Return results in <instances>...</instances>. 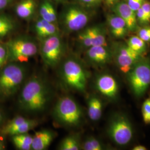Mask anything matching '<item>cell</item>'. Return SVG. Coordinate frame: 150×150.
I'll use <instances>...</instances> for the list:
<instances>
[{
    "label": "cell",
    "instance_id": "30",
    "mask_svg": "<svg viewBox=\"0 0 150 150\" xmlns=\"http://www.w3.org/2000/svg\"><path fill=\"white\" fill-rule=\"evenodd\" d=\"M8 62V50L6 44L0 43V69Z\"/></svg>",
    "mask_w": 150,
    "mask_h": 150
},
{
    "label": "cell",
    "instance_id": "22",
    "mask_svg": "<svg viewBox=\"0 0 150 150\" xmlns=\"http://www.w3.org/2000/svg\"><path fill=\"white\" fill-rule=\"evenodd\" d=\"M58 148L60 150H80L81 144L78 135L70 134L65 137L59 143Z\"/></svg>",
    "mask_w": 150,
    "mask_h": 150
},
{
    "label": "cell",
    "instance_id": "4",
    "mask_svg": "<svg viewBox=\"0 0 150 150\" xmlns=\"http://www.w3.org/2000/svg\"><path fill=\"white\" fill-rule=\"evenodd\" d=\"M59 72L66 86L73 90L82 93L85 92L88 74L78 59L72 57L67 58L62 62Z\"/></svg>",
    "mask_w": 150,
    "mask_h": 150
},
{
    "label": "cell",
    "instance_id": "32",
    "mask_svg": "<svg viewBox=\"0 0 150 150\" xmlns=\"http://www.w3.org/2000/svg\"><path fill=\"white\" fill-rule=\"evenodd\" d=\"M123 1L133 11L136 12L141 7L145 0H123Z\"/></svg>",
    "mask_w": 150,
    "mask_h": 150
},
{
    "label": "cell",
    "instance_id": "34",
    "mask_svg": "<svg viewBox=\"0 0 150 150\" xmlns=\"http://www.w3.org/2000/svg\"><path fill=\"white\" fill-rule=\"evenodd\" d=\"M120 0H103V1H104L105 5L107 7H110L111 8L113 6L115 5L117 2H118Z\"/></svg>",
    "mask_w": 150,
    "mask_h": 150
},
{
    "label": "cell",
    "instance_id": "12",
    "mask_svg": "<svg viewBox=\"0 0 150 150\" xmlns=\"http://www.w3.org/2000/svg\"><path fill=\"white\" fill-rule=\"evenodd\" d=\"M113 13L120 16L125 23L129 32L137 31L139 23L137 21L136 12L133 11L124 1H119L111 7Z\"/></svg>",
    "mask_w": 150,
    "mask_h": 150
},
{
    "label": "cell",
    "instance_id": "28",
    "mask_svg": "<svg viewBox=\"0 0 150 150\" xmlns=\"http://www.w3.org/2000/svg\"><path fill=\"white\" fill-rule=\"evenodd\" d=\"M137 32V35L146 43L150 42V26L147 25L139 27Z\"/></svg>",
    "mask_w": 150,
    "mask_h": 150
},
{
    "label": "cell",
    "instance_id": "26",
    "mask_svg": "<svg viewBox=\"0 0 150 150\" xmlns=\"http://www.w3.org/2000/svg\"><path fill=\"white\" fill-rule=\"evenodd\" d=\"M81 149L84 150H103V146L98 139L90 136L87 138L81 145Z\"/></svg>",
    "mask_w": 150,
    "mask_h": 150
},
{
    "label": "cell",
    "instance_id": "17",
    "mask_svg": "<svg viewBox=\"0 0 150 150\" xmlns=\"http://www.w3.org/2000/svg\"><path fill=\"white\" fill-rule=\"evenodd\" d=\"M87 28L91 36L92 46H107L106 30L103 25H96Z\"/></svg>",
    "mask_w": 150,
    "mask_h": 150
},
{
    "label": "cell",
    "instance_id": "24",
    "mask_svg": "<svg viewBox=\"0 0 150 150\" xmlns=\"http://www.w3.org/2000/svg\"><path fill=\"white\" fill-rule=\"evenodd\" d=\"M38 120L28 118L27 121H26L25 122L9 131L6 134V136H12L16 134L28 133L30 131L36 127L38 126Z\"/></svg>",
    "mask_w": 150,
    "mask_h": 150
},
{
    "label": "cell",
    "instance_id": "25",
    "mask_svg": "<svg viewBox=\"0 0 150 150\" xmlns=\"http://www.w3.org/2000/svg\"><path fill=\"white\" fill-rule=\"evenodd\" d=\"M126 44L135 52L144 56L147 51L146 42L137 35L132 36L127 41Z\"/></svg>",
    "mask_w": 150,
    "mask_h": 150
},
{
    "label": "cell",
    "instance_id": "10",
    "mask_svg": "<svg viewBox=\"0 0 150 150\" xmlns=\"http://www.w3.org/2000/svg\"><path fill=\"white\" fill-rule=\"evenodd\" d=\"M112 58L122 72L127 74L139 60L144 57L135 52L126 43L116 42L113 44L111 49Z\"/></svg>",
    "mask_w": 150,
    "mask_h": 150
},
{
    "label": "cell",
    "instance_id": "15",
    "mask_svg": "<svg viewBox=\"0 0 150 150\" xmlns=\"http://www.w3.org/2000/svg\"><path fill=\"white\" fill-rule=\"evenodd\" d=\"M56 136L52 130L43 129L35 132L33 136L32 150H45L48 149Z\"/></svg>",
    "mask_w": 150,
    "mask_h": 150
},
{
    "label": "cell",
    "instance_id": "13",
    "mask_svg": "<svg viewBox=\"0 0 150 150\" xmlns=\"http://www.w3.org/2000/svg\"><path fill=\"white\" fill-rule=\"evenodd\" d=\"M95 86L97 91L108 98H114L117 96L118 86L112 76L109 74L99 75L96 80Z\"/></svg>",
    "mask_w": 150,
    "mask_h": 150
},
{
    "label": "cell",
    "instance_id": "2",
    "mask_svg": "<svg viewBox=\"0 0 150 150\" xmlns=\"http://www.w3.org/2000/svg\"><path fill=\"white\" fill-rule=\"evenodd\" d=\"M27 75L22 63L8 62L0 69V100L13 96L22 87Z\"/></svg>",
    "mask_w": 150,
    "mask_h": 150
},
{
    "label": "cell",
    "instance_id": "7",
    "mask_svg": "<svg viewBox=\"0 0 150 150\" xmlns=\"http://www.w3.org/2000/svg\"><path fill=\"white\" fill-rule=\"evenodd\" d=\"M131 90L137 97L142 96L150 86V59L142 57L127 73Z\"/></svg>",
    "mask_w": 150,
    "mask_h": 150
},
{
    "label": "cell",
    "instance_id": "36",
    "mask_svg": "<svg viewBox=\"0 0 150 150\" xmlns=\"http://www.w3.org/2000/svg\"><path fill=\"white\" fill-rule=\"evenodd\" d=\"M134 150H146L147 148L142 145H137L134 146L133 149Z\"/></svg>",
    "mask_w": 150,
    "mask_h": 150
},
{
    "label": "cell",
    "instance_id": "1",
    "mask_svg": "<svg viewBox=\"0 0 150 150\" xmlns=\"http://www.w3.org/2000/svg\"><path fill=\"white\" fill-rule=\"evenodd\" d=\"M51 96V89L47 81L41 76L34 75L22 86L18 105L26 112H40L47 107Z\"/></svg>",
    "mask_w": 150,
    "mask_h": 150
},
{
    "label": "cell",
    "instance_id": "20",
    "mask_svg": "<svg viewBox=\"0 0 150 150\" xmlns=\"http://www.w3.org/2000/svg\"><path fill=\"white\" fill-rule=\"evenodd\" d=\"M88 115L92 121H96L100 120L102 114V102L96 96H92L88 100Z\"/></svg>",
    "mask_w": 150,
    "mask_h": 150
},
{
    "label": "cell",
    "instance_id": "6",
    "mask_svg": "<svg viewBox=\"0 0 150 150\" xmlns=\"http://www.w3.org/2000/svg\"><path fill=\"white\" fill-rule=\"evenodd\" d=\"M6 45L8 50V62L24 64L35 56L39 50L36 41L26 36L12 38Z\"/></svg>",
    "mask_w": 150,
    "mask_h": 150
},
{
    "label": "cell",
    "instance_id": "16",
    "mask_svg": "<svg viewBox=\"0 0 150 150\" xmlns=\"http://www.w3.org/2000/svg\"><path fill=\"white\" fill-rule=\"evenodd\" d=\"M34 31L40 40L59 34V28L56 23L47 21L41 18L36 22Z\"/></svg>",
    "mask_w": 150,
    "mask_h": 150
},
{
    "label": "cell",
    "instance_id": "3",
    "mask_svg": "<svg viewBox=\"0 0 150 150\" xmlns=\"http://www.w3.org/2000/svg\"><path fill=\"white\" fill-rule=\"evenodd\" d=\"M52 115L56 122L67 127L78 126L82 122L83 112L79 103L69 96L61 97L54 106Z\"/></svg>",
    "mask_w": 150,
    "mask_h": 150
},
{
    "label": "cell",
    "instance_id": "27",
    "mask_svg": "<svg viewBox=\"0 0 150 150\" xmlns=\"http://www.w3.org/2000/svg\"><path fill=\"white\" fill-rule=\"evenodd\" d=\"M142 115L145 124H150V96L148 97L142 104Z\"/></svg>",
    "mask_w": 150,
    "mask_h": 150
},
{
    "label": "cell",
    "instance_id": "11",
    "mask_svg": "<svg viewBox=\"0 0 150 150\" xmlns=\"http://www.w3.org/2000/svg\"><path fill=\"white\" fill-rule=\"evenodd\" d=\"M86 59L91 64L101 67L108 64L112 59L111 50L107 46H93L87 48Z\"/></svg>",
    "mask_w": 150,
    "mask_h": 150
},
{
    "label": "cell",
    "instance_id": "9",
    "mask_svg": "<svg viewBox=\"0 0 150 150\" xmlns=\"http://www.w3.org/2000/svg\"><path fill=\"white\" fill-rule=\"evenodd\" d=\"M110 138L118 145H127L133 137V129L129 119L123 115H115L107 129Z\"/></svg>",
    "mask_w": 150,
    "mask_h": 150
},
{
    "label": "cell",
    "instance_id": "33",
    "mask_svg": "<svg viewBox=\"0 0 150 150\" xmlns=\"http://www.w3.org/2000/svg\"><path fill=\"white\" fill-rule=\"evenodd\" d=\"M141 7L144 11L146 16L150 20V1L145 0Z\"/></svg>",
    "mask_w": 150,
    "mask_h": 150
},
{
    "label": "cell",
    "instance_id": "23",
    "mask_svg": "<svg viewBox=\"0 0 150 150\" xmlns=\"http://www.w3.org/2000/svg\"><path fill=\"white\" fill-rule=\"evenodd\" d=\"M16 27L15 23L10 16L0 15V40H2L12 32Z\"/></svg>",
    "mask_w": 150,
    "mask_h": 150
},
{
    "label": "cell",
    "instance_id": "29",
    "mask_svg": "<svg viewBox=\"0 0 150 150\" xmlns=\"http://www.w3.org/2000/svg\"><path fill=\"white\" fill-rule=\"evenodd\" d=\"M136 16L137 18V21L142 26L149 25L150 23V20L146 16L144 11L140 7L139 10L136 11Z\"/></svg>",
    "mask_w": 150,
    "mask_h": 150
},
{
    "label": "cell",
    "instance_id": "35",
    "mask_svg": "<svg viewBox=\"0 0 150 150\" xmlns=\"http://www.w3.org/2000/svg\"><path fill=\"white\" fill-rule=\"evenodd\" d=\"M10 0H0V11L3 10L8 5Z\"/></svg>",
    "mask_w": 150,
    "mask_h": 150
},
{
    "label": "cell",
    "instance_id": "5",
    "mask_svg": "<svg viewBox=\"0 0 150 150\" xmlns=\"http://www.w3.org/2000/svg\"><path fill=\"white\" fill-rule=\"evenodd\" d=\"M86 8L79 4H70L64 7L61 15V23L64 32L80 31L86 27L91 18Z\"/></svg>",
    "mask_w": 150,
    "mask_h": 150
},
{
    "label": "cell",
    "instance_id": "39",
    "mask_svg": "<svg viewBox=\"0 0 150 150\" xmlns=\"http://www.w3.org/2000/svg\"><path fill=\"white\" fill-rule=\"evenodd\" d=\"M54 1H55L56 2H64L67 0H54Z\"/></svg>",
    "mask_w": 150,
    "mask_h": 150
},
{
    "label": "cell",
    "instance_id": "8",
    "mask_svg": "<svg viewBox=\"0 0 150 150\" xmlns=\"http://www.w3.org/2000/svg\"><path fill=\"white\" fill-rule=\"evenodd\" d=\"M39 51L47 67H54L59 64L64 53V44L59 34L41 40Z\"/></svg>",
    "mask_w": 150,
    "mask_h": 150
},
{
    "label": "cell",
    "instance_id": "18",
    "mask_svg": "<svg viewBox=\"0 0 150 150\" xmlns=\"http://www.w3.org/2000/svg\"><path fill=\"white\" fill-rule=\"evenodd\" d=\"M36 8L35 0H22L15 8L16 15L23 20H28L32 17Z\"/></svg>",
    "mask_w": 150,
    "mask_h": 150
},
{
    "label": "cell",
    "instance_id": "21",
    "mask_svg": "<svg viewBox=\"0 0 150 150\" xmlns=\"http://www.w3.org/2000/svg\"><path fill=\"white\" fill-rule=\"evenodd\" d=\"M12 141L17 149L30 150L32 149L33 136L28 133L12 136Z\"/></svg>",
    "mask_w": 150,
    "mask_h": 150
},
{
    "label": "cell",
    "instance_id": "38",
    "mask_svg": "<svg viewBox=\"0 0 150 150\" xmlns=\"http://www.w3.org/2000/svg\"><path fill=\"white\" fill-rule=\"evenodd\" d=\"M6 146L4 142L2 139H0V150H4L5 149Z\"/></svg>",
    "mask_w": 150,
    "mask_h": 150
},
{
    "label": "cell",
    "instance_id": "14",
    "mask_svg": "<svg viewBox=\"0 0 150 150\" xmlns=\"http://www.w3.org/2000/svg\"><path fill=\"white\" fill-rule=\"evenodd\" d=\"M107 24L110 31L116 38H123L129 33L126 23L116 14L112 13L107 16Z\"/></svg>",
    "mask_w": 150,
    "mask_h": 150
},
{
    "label": "cell",
    "instance_id": "31",
    "mask_svg": "<svg viewBox=\"0 0 150 150\" xmlns=\"http://www.w3.org/2000/svg\"><path fill=\"white\" fill-rule=\"evenodd\" d=\"M79 4L86 8H93L99 5L103 0H77Z\"/></svg>",
    "mask_w": 150,
    "mask_h": 150
},
{
    "label": "cell",
    "instance_id": "37",
    "mask_svg": "<svg viewBox=\"0 0 150 150\" xmlns=\"http://www.w3.org/2000/svg\"><path fill=\"white\" fill-rule=\"evenodd\" d=\"M4 120V115L2 111L0 109V126L2 124Z\"/></svg>",
    "mask_w": 150,
    "mask_h": 150
},
{
    "label": "cell",
    "instance_id": "19",
    "mask_svg": "<svg viewBox=\"0 0 150 150\" xmlns=\"http://www.w3.org/2000/svg\"><path fill=\"white\" fill-rule=\"evenodd\" d=\"M39 13L40 18L47 21L57 23V15L54 5L48 0H44L40 6Z\"/></svg>",
    "mask_w": 150,
    "mask_h": 150
}]
</instances>
